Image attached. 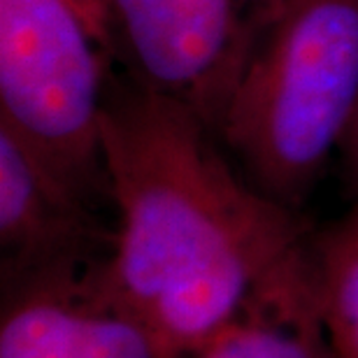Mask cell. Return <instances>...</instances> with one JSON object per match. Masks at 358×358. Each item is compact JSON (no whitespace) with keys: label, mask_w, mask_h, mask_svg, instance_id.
<instances>
[{"label":"cell","mask_w":358,"mask_h":358,"mask_svg":"<svg viewBox=\"0 0 358 358\" xmlns=\"http://www.w3.org/2000/svg\"><path fill=\"white\" fill-rule=\"evenodd\" d=\"M212 138L175 100L138 84L107 91L103 166L117 228L89 277L184 358L307 240L293 207L242 179Z\"/></svg>","instance_id":"cell-1"},{"label":"cell","mask_w":358,"mask_h":358,"mask_svg":"<svg viewBox=\"0 0 358 358\" xmlns=\"http://www.w3.org/2000/svg\"><path fill=\"white\" fill-rule=\"evenodd\" d=\"M358 110V0H268L214 133L286 207L312 191Z\"/></svg>","instance_id":"cell-2"},{"label":"cell","mask_w":358,"mask_h":358,"mask_svg":"<svg viewBox=\"0 0 358 358\" xmlns=\"http://www.w3.org/2000/svg\"><path fill=\"white\" fill-rule=\"evenodd\" d=\"M105 56L73 0H0V128L91 203L107 196Z\"/></svg>","instance_id":"cell-3"},{"label":"cell","mask_w":358,"mask_h":358,"mask_svg":"<svg viewBox=\"0 0 358 358\" xmlns=\"http://www.w3.org/2000/svg\"><path fill=\"white\" fill-rule=\"evenodd\" d=\"M268 0H107L112 52L133 84L217 128Z\"/></svg>","instance_id":"cell-4"},{"label":"cell","mask_w":358,"mask_h":358,"mask_svg":"<svg viewBox=\"0 0 358 358\" xmlns=\"http://www.w3.org/2000/svg\"><path fill=\"white\" fill-rule=\"evenodd\" d=\"M89 270L5 289L0 358H184L145 319L100 296Z\"/></svg>","instance_id":"cell-5"},{"label":"cell","mask_w":358,"mask_h":358,"mask_svg":"<svg viewBox=\"0 0 358 358\" xmlns=\"http://www.w3.org/2000/svg\"><path fill=\"white\" fill-rule=\"evenodd\" d=\"M103 240L91 200L0 128V289L89 270Z\"/></svg>","instance_id":"cell-6"},{"label":"cell","mask_w":358,"mask_h":358,"mask_svg":"<svg viewBox=\"0 0 358 358\" xmlns=\"http://www.w3.org/2000/svg\"><path fill=\"white\" fill-rule=\"evenodd\" d=\"M305 242L256 286L235 319L186 358H338L319 314Z\"/></svg>","instance_id":"cell-7"},{"label":"cell","mask_w":358,"mask_h":358,"mask_svg":"<svg viewBox=\"0 0 358 358\" xmlns=\"http://www.w3.org/2000/svg\"><path fill=\"white\" fill-rule=\"evenodd\" d=\"M305 252L333 354L358 358V200L331 228L307 238Z\"/></svg>","instance_id":"cell-8"},{"label":"cell","mask_w":358,"mask_h":358,"mask_svg":"<svg viewBox=\"0 0 358 358\" xmlns=\"http://www.w3.org/2000/svg\"><path fill=\"white\" fill-rule=\"evenodd\" d=\"M84 14L91 31L96 33L100 45L112 54V31H110V14H107V0H73Z\"/></svg>","instance_id":"cell-9"},{"label":"cell","mask_w":358,"mask_h":358,"mask_svg":"<svg viewBox=\"0 0 358 358\" xmlns=\"http://www.w3.org/2000/svg\"><path fill=\"white\" fill-rule=\"evenodd\" d=\"M345 147H347V154H349V166H352V173H354L356 184H358V110H356V117L352 121V128H349V133H347Z\"/></svg>","instance_id":"cell-10"}]
</instances>
